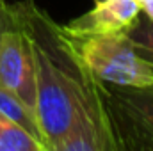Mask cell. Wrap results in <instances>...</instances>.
Wrapping results in <instances>:
<instances>
[{
	"instance_id": "obj_1",
	"label": "cell",
	"mask_w": 153,
	"mask_h": 151,
	"mask_svg": "<svg viewBox=\"0 0 153 151\" xmlns=\"http://www.w3.org/2000/svg\"><path fill=\"white\" fill-rule=\"evenodd\" d=\"M36 66V117L46 151H117L100 80L71 39L34 0L11 4Z\"/></svg>"
},
{
	"instance_id": "obj_2",
	"label": "cell",
	"mask_w": 153,
	"mask_h": 151,
	"mask_svg": "<svg viewBox=\"0 0 153 151\" xmlns=\"http://www.w3.org/2000/svg\"><path fill=\"white\" fill-rule=\"evenodd\" d=\"M66 34L71 39L80 59L100 82L117 84V85L153 84L152 64L139 55L126 30L78 32V34L66 32Z\"/></svg>"
},
{
	"instance_id": "obj_3",
	"label": "cell",
	"mask_w": 153,
	"mask_h": 151,
	"mask_svg": "<svg viewBox=\"0 0 153 151\" xmlns=\"http://www.w3.org/2000/svg\"><path fill=\"white\" fill-rule=\"evenodd\" d=\"M102 96L117 151H153V84L102 82Z\"/></svg>"
},
{
	"instance_id": "obj_4",
	"label": "cell",
	"mask_w": 153,
	"mask_h": 151,
	"mask_svg": "<svg viewBox=\"0 0 153 151\" xmlns=\"http://www.w3.org/2000/svg\"><path fill=\"white\" fill-rule=\"evenodd\" d=\"M9 25L0 44V85L36 114V66L30 38L9 5Z\"/></svg>"
},
{
	"instance_id": "obj_5",
	"label": "cell",
	"mask_w": 153,
	"mask_h": 151,
	"mask_svg": "<svg viewBox=\"0 0 153 151\" xmlns=\"http://www.w3.org/2000/svg\"><path fill=\"white\" fill-rule=\"evenodd\" d=\"M139 0H98L78 18L62 25L66 32H125L141 14Z\"/></svg>"
},
{
	"instance_id": "obj_6",
	"label": "cell",
	"mask_w": 153,
	"mask_h": 151,
	"mask_svg": "<svg viewBox=\"0 0 153 151\" xmlns=\"http://www.w3.org/2000/svg\"><path fill=\"white\" fill-rule=\"evenodd\" d=\"M0 112L5 117H9L11 121H14L16 124H20L23 130H27L36 141H39L45 146L43 135H41V128H39L38 117H36L34 110H30L16 94H13L11 91L4 89L2 85H0Z\"/></svg>"
},
{
	"instance_id": "obj_7",
	"label": "cell",
	"mask_w": 153,
	"mask_h": 151,
	"mask_svg": "<svg viewBox=\"0 0 153 151\" xmlns=\"http://www.w3.org/2000/svg\"><path fill=\"white\" fill-rule=\"evenodd\" d=\"M0 151H46L27 130L0 112Z\"/></svg>"
},
{
	"instance_id": "obj_8",
	"label": "cell",
	"mask_w": 153,
	"mask_h": 151,
	"mask_svg": "<svg viewBox=\"0 0 153 151\" xmlns=\"http://www.w3.org/2000/svg\"><path fill=\"white\" fill-rule=\"evenodd\" d=\"M126 34L132 39L134 46L137 48L139 55L143 59H146L153 68V20L146 13L141 11V14L130 25Z\"/></svg>"
},
{
	"instance_id": "obj_9",
	"label": "cell",
	"mask_w": 153,
	"mask_h": 151,
	"mask_svg": "<svg viewBox=\"0 0 153 151\" xmlns=\"http://www.w3.org/2000/svg\"><path fill=\"white\" fill-rule=\"evenodd\" d=\"M9 18H11L9 16V4L0 5V44H2V36H4V32L9 25Z\"/></svg>"
},
{
	"instance_id": "obj_10",
	"label": "cell",
	"mask_w": 153,
	"mask_h": 151,
	"mask_svg": "<svg viewBox=\"0 0 153 151\" xmlns=\"http://www.w3.org/2000/svg\"><path fill=\"white\" fill-rule=\"evenodd\" d=\"M141 5H143V13H146L153 20V0H144Z\"/></svg>"
},
{
	"instance_id": "obj_11",
	"label": "cell",
	"mask_w": 153,
	"mask_h": 151,
	"mask_svg": "<svg viewBox=\"0 0 153 151\" xmlns=\"http://www.w3.org/2000/svg\"><path fill=\"white\" fill-rule=\"evenodd\" d=\"M7 4V0H0V5H5Z\"/></svg>"
},
{
	"instance_id": "obj_12",
	"label": "cell",
	"mask_w": 153,
	"mask_h": 151,
	"mask_svg": "<svg viewBox=\"0 0 153 151\" xmlns=\"http://www.w3.org/2000/svg\"><path fill=\"white\" fill-rule=\"evenodd\" d=\"M139 2H141V4H143V2H144V0H139Z\"/></svg>"
}]
</instances>
